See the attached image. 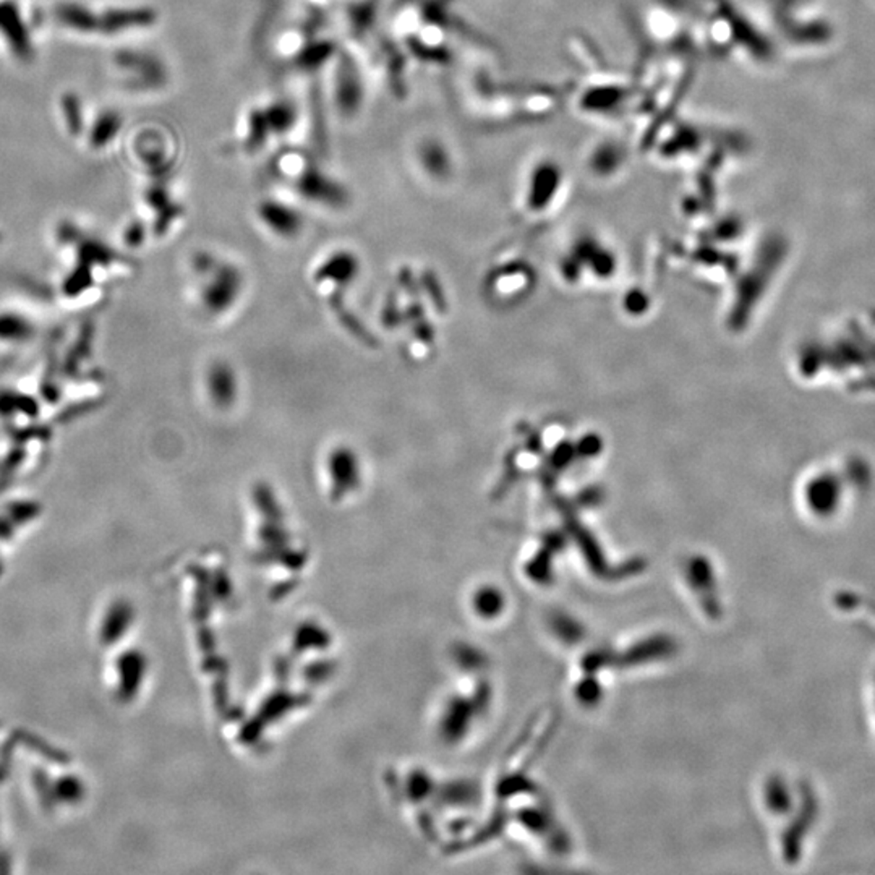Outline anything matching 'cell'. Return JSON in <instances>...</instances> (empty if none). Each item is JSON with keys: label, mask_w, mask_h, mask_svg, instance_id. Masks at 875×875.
Returning <instances> with one entry per match:
<instances>
[{"label": "cell", "mask_w": 875, "mask_h": 875, "mask_svg": "<svg viewBox=\"0 0 875 875\" xmlns=\"http://www.w3.org/2000/svg\"><path fill=\"white\" fill-rule=\"evenodd\" d=\"M297 115L295 105L281 97L251 104L237 123V141L245 153H259L275 138L287 135L295 127Z\"/></svg>", "instance_id": "obj_1"}]
</instances>
